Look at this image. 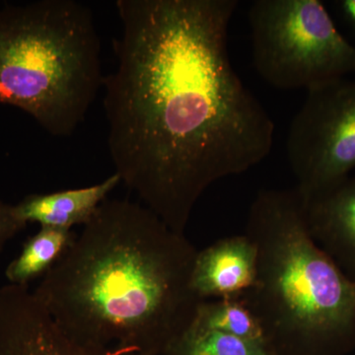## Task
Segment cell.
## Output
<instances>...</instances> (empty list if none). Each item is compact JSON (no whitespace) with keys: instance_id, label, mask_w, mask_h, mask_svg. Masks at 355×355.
<instances>
[{"instance_id":"1","label":"cell","mask_w":355,"mask_h":355,"mask_svg":"<svg viewBox=\"0 0 355 355\" xmlns=\"http://www.w3.org/2000/svg\"><path fill=\"white\" fill-rule=\"evenodd\" d=\"M236 0H118L116 69L104 76L114 173L184 234L212 184L260 164L275 123L236 73L228 30Z\"/></svg>"},{"instance_id":"2","label":"cell","mask_w":355,"mask_h":355,"mask_svg":"<svg viewBox=\"0 0 355 355\" xmlns=\"http://www.w3.org/2000/svg\"><path fill=\"white\" fill-rule=\"evenodd\" d=\"M198 251L141 203L107 198L34 294L79 342L164 355L205 301L191 287Z\"/></svg>"},{"instance_id":"3","label":"cell","mask_w":355,"mask_h":355,"mask_svg":"<svg viewBox=\"0 0 355 355\" xmlns=\"http://www.w3.org/2000/svg\"><path fill=\"white\" fill-rule=\"evenodd\" d=\"M258 249L254 286L241 296L273 355L355 352V282L315 242L295 189L261 190L246 231Z\"/></svg>"},{"instance_id":"4","label":"cell","mask_w":355,"mask_h":355,"mask_svg":"<svg viewBox=\"0 0 355 355\" xmlns=\"http://www.w3.org/2000/svg\"><path fill=\"white\" fill-rule=\"evenodd\" d=\"M103 80L101 44L88 6L39 0L0 9V105L67 137L83 123Z\"/></svg>"},{"instance_id":"5","label":"cell","mask_w":355,"mask_h":355,"mask_svg":"<svg viewBox=\"0 0 355 355\" xmlns=\"http://www.w3.org/2000/svg\"><path fill=\"white\" fill-rule=\"evenodd\" d=\"M249 23L254 67L273 87L308 90L355 73V44L319 0H256Z\"/></svg>"},{"instance_id":"6","label":"cell","mask_w":355,"mask_h":355,"mask_svg":"<svg viewBox=\"0 0 355 355\" xmlns=\"http://www.w3.org/2000/svg\"><path fill=\"white\" fill-rule=\"evenodd\" d=\"M287 135L286 153L303 202L349 177L355 169V79L308 89Z\"/></svg>"},{"instance_id":"7","label":"cell","mask_w":355,"mask_h":355,"mask_svg":"<svg viewBox=\"0 0 355 355\" xmlns=\"http://www.w3.org/2000/svg\"><path fill=\"white\" fill-rule=\"evenodd\" d=\"M0 355H140L81 343L53 321L29 287L0 288Z\"/></svg>"},{"instance_id":"8","label":"cell","mask_w":355,"mask_h":355,"mask_svg":"<svg viewBox=\"0 0 355 355\" xmlns=\"http://www.w3.org/2000/svg\"><path fill=\"white\" fill-rule=\"evenodd\" d=\"M258 249L246 233L222 238L198 251L191 287L202 300L240 298L254 286Z\"/></svg>"},{"instance_id":"9","label":"cell","mask_w":355,"mask_h":355,"mask_svg":"<svg viewBox=\"0 0 355 355\" xmlns=\"http://www.w3.org/2000/svg\"><path fill=\"white\" fill-rule=\"evenodd\" d=\"M303 207L313 239L355 282V177L303 202Z\"/></svg>"},{"instance_id":"10","label":"cell","mask_w":355,"mask_h":355,"mask_svg":"<svg viewBox=\"0 0 355 355\" xmlns=\"http://www.w3.org/2000/svg\"><path fill=\"white\" fill-rule=\"evenodd\" d=\"M120 183L121 178L114 173L101 183L86 188L30 195L14 205V212L25 224L37 222L41 227L71 230L90 221Z\"/></svg>"},{"instance_id":"11","label":"cell","mask_w":355,"mask_h":355,"mask_svg":"<svg viewBox=\"0 0 355 355\" xmlns=\"http://www.w3.org/2000/svg\"><path fill=\"white\" fill-rule=\"evenodd\" d=\"M74 239L71 230L41 227L25 243L19 256L7 266L9 284L28 286L32 280L44 277L62 259Z\"/></svg>"},{"instance_id":"12","label":"cell","mask_w":355,"mask_h":355,"mask_svg":"<svg viewBox=\"0 0 355 355\" xmlns=\"http://www.w3.org/2000/svg\"><path fill=\"white\" fill-rule=\"evenodd\" d=\"M191 326L217 331L268 347L261 324L241 298L202 301Z\"/></svg>"},{"instance_id":"13","label":"cell","mask_w":355,"mask_h":355,"mask_svg":"<svg viewBox=\"0 0 355 355\" xmlns=\"http://www.w3.org/2000/svg\"><path fill=\"white\" fill-rule=\"evenodd\" d=\"M164 355H273L265 345L190 326Z\"/></svg>"},{"instance_id":"14","label":"cell","mask_w":355,"mask_h":355,"mask_svg":"<svg viewBox=\"0 0 355 355\" xmlns=\"http://www.w3.org/2000/svg\"><path fill=\"white\" fill-rule=\"evenodd\" d=\"M26 225L15 216L14 205L0 200V250Z\"/></svg>"},{"instance_id":"15","label":"cell","mask_w":355,"mask_h":355,"mask_svg":"<svg viewBox=\"0 0 355 355\" xmlns=\"http://www.w3.org/2000/svg\"><path fill=\"white\" fill-rule=\"evenodd\" d=\"M336 6L343 20L355 34V0H338Z\"/></svg>"},{"instance_id":"16","label":"cell","mask_w":355,"mask_h":355,"mask_svg":"<svg viewBox=\"0 0 355 355\" xmlns=\"http://www.w3.org/2000/svg\"><path fill=\"white\" fill-rule=\"evenodd\" d=\"M349 355H355V352H352V354H349Z\"/></svg>"}]
</instances>
